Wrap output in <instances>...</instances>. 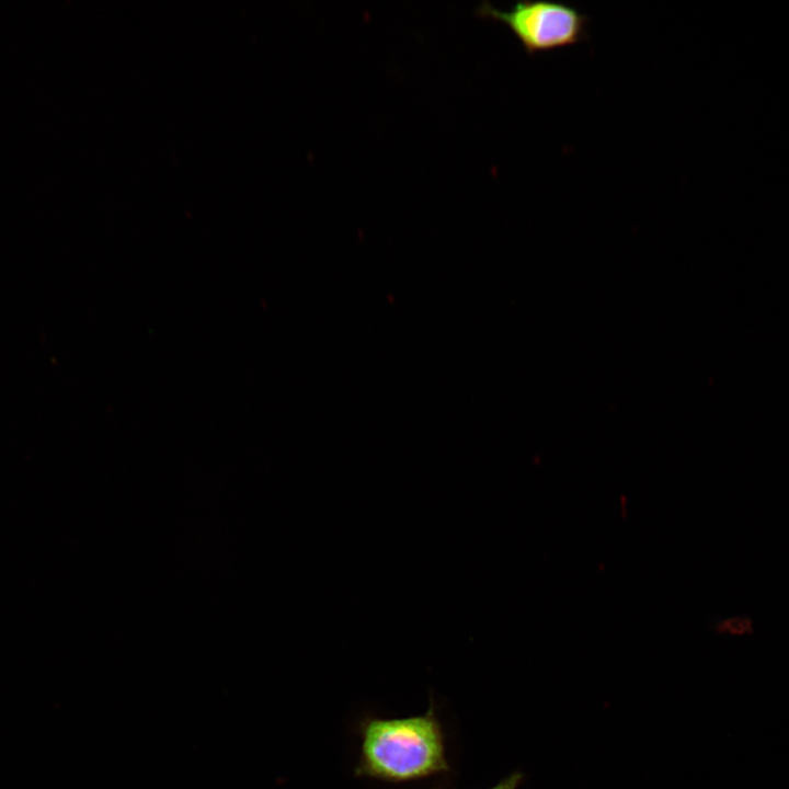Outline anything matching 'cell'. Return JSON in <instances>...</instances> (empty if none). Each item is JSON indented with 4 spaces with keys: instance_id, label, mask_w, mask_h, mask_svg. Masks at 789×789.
Segmentation results:
<instances>
[{
    "instance_id": "7a4b0ae2",
    "label": "cell",
    "mask_w": 789,
    "mask_h": 789,
    "mask_svg": "<svg viewBox=\"0 0 789 789\" xmlns=\"http://www.w3.org/2000/svg\"><path fill=\"white\" fill-rule=\"evenodd\" d=\"M476 12L506 25L529 56L588 39L590 18L563 2L525 0L506 11L483 2Z\"/></svg>"
},
{
    "instance_id": "3957f363",
    "label": "cell",
    "mask_w": 789,
    "mask_h": 789,
    "mask_svg": "<svg viewBox=\"0 0 789 789\" xmlns=\"http://www.w3.org/2000/svg\"><path fill=\"white\" fill-rule=\"evenodd\" d=\"M716 630L732 636L750 634L753 633V624L747 616H735L719 621Z\"/></svg>"
},
{
    "instance_id": "277c9868",
    "label": "cell",
    "mask_w": 789,
    "mask_h": 789,
    "mask_svg": "<svg viewBox=\"0 0 789 789\" xmlns=\"http://www.w3.org/2000/svg\"><path fill=\"white\" fill-rule=\"evenodd\" d=\"M524 779V775L521 771H513L512 774L507 775L503 779H501L496 785L488 788V789H517L519 785L522 784Z\"/></svg>"
},
{
    "instance_id": "6da1fadb",
    "label": "cell",
    "mask_w": 789,
    "mask_h": 789,
    "mask_svg": "<svg viewBox=\"0 0 789 789\" xmlns=\"http://www.w3.org/2000/svg\"><path fill=\"white\" fill-rule=\"evenodd\" d=\"M358 732L356 777L405 784L450 771L445 731L433 705L410 717H366Z\"/></svg>"
}]
</instances>
